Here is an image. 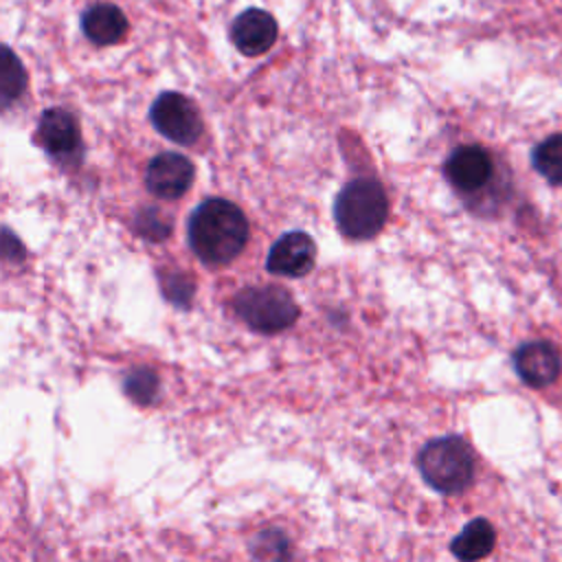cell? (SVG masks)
<instances>
[{
  "label": "cell",
  "mask_w": 562,
  "mask_h": 562,
  "mask_svg": "<svg viewBox=\"0 0 562 562\" xmlns=\"http://www.w3.org/2000/svg\"><path fill=\"white\" fill-rule=\"evenodd\" d=\"M2 68H0V92H2V103L9 105L15 101L26 86V75L20 64V59L11 53V48L2 50Z\"/></svg>",
  "instance_id": "9a60e30c"
},
{
  "label": "cell",
  "mask_w": 562,
  "mask_h": 562,
  "mask_svg": "<svg viewBox=\"0 0 562 562\" xmlns=\"http://www.w3.org/2000/svg\"><path fill=\"white\" fill-rule=\"evenodd\" d=\"M37 145L55 160L70 162L81 156V132L77 119L61 110L48 108L37 123Z\"/></svg>",
  "instance_id": "52a82bcc"
},
{
  "label": "cell",
  "mask_w": 562,
  "mask_h": 562,
  "mask_svg": "<svg viewBox=\"0 0 562 562\" xmlns=\"http://www.w3.org/2000/svg\"><path fill=\"white\" fill-rule=\"evenodd\" d=\"M422 479L441 494L463 492L474 476L472 448L457 435L428 441L417 454Z\"/></svg>",
  "instance_id": "3957f363"
},
{
  "label": "cell",
  "mask_w": 562,
  "mask_h": 562,
  "mask_svg": "<svg viewBox=\"0 0 562 562\" xmlns=\"http://www.w3.org/2000/svg\"><path fill=\"white\" fill-rule=\"evenodd\" d=\"M151 125L178 145H193L202 136V116L191 99L180 92H162L149 110Z\"/></svg>",
  "instance_id": "5b68a950"
},
{
  "label": "cell",
  "mask_w": 562,
  "mask_h": 562,
  "mask_svg": "<svg viewBox=\"0 0 562 562\" xmlns=\"http://www.w3.org/2000/svg\"><path fill=\"white\" fill-rule=\"evenodd\" d=\"M443 173L454 191L461 195H474L492 182L494 160L492 154L479 145H461L448 156Z\"/></svg>",
  "instance_id": "8992f818"
},
{
  "label": "cell",
  "mask_w": 562,
  "mask_h": 562,
  "mask_svg": "<svg viewBox=\"0 0 562 562\" xmlns=\"http://www.w3.org/2000/svg\"><path fill=\"white\" fill-rule=\"evenodd\" d=\"M316 261V246L307 233L290 231L281 235L266 259V268L279 277H305Z\"/></svg>",
  "instance_id": "30bf717a"
},
{
  "label": "cell",
  "mask_w": 562,
  "mask_h": 562,
  "mask_svg": "<svg viewBox=\"0 0 562 562\" xmlns=\"http://www.w3.org/2000/svg\"><path fill=\"white\" fill-rule=\"evenodd\" d=\"M277 22L263 9H246L231 24V40L239 53L255 57L277 42Z\"/></svg>",
  "instance_id": "8fae6325"
},
{
  "label": "cell",
  "mask_w": 562,
  "mask_h": 562,
  "mask_svg": "<svg viewBox=\"0 0 562 562\" xmlns=\"http://www.w3.org/2000/svg\"><path fill=\"white\" fill-rule=\"evenodd\" d=\"M233 310L250 329L261 334L283 331L299 318V305L292 294L279 285L241 290L233 301Z\"/></svg>",
  "instance_id": "277c9868"
},
{
  "label": "cell",
  "mask_w": 562,
  "mask_h": 562,
  "mask_svg": "<svg viewBox=\"0 0 562 562\" xmlns=\"http://www.w3.org/2000/svg\"><path fill=\"white\" fill-rule=\"evenodd\" d=\"M83 35L99 46L116 44L127 33V18L112 2H94L81 13Z\"/></svg>",
  "instance_id": "7c38bea8"
},
{
  "label": "cell",
  "mask_w": 562,
  "mask_h": 562,
  "mask_svg": "<svg viewBox=\"0 0 562 562\" xmlns=\"http://www.w3.org/2000/svg\"><path fill=\"white\" fill-rule=\"evenodd\" d=\"M193 162L176 151H162L147 165L145 184L149 193L162 200H176L187 193L193 182Z\"/></svg>",
  "instance_id": "ba28073f"
},
{
  "label": "cell",
  "mask_w": 562,
  "mask_h": 562,
  "mask_svg": "<svg viewBox=\"0 0 562 562\" xmlns=\"http://www.w3.org/2000/svg\"><path fill=\"white\" fill-rule=\"evenodd\" d=\"M334 220L349 239L378 235L389 220V198L375 178L349 180L334 200Z\"/></svg>",
  "instance_id": "7a4b0ae2"
},
{
  "label": "cell",
  "mask_w": 562,
  "mask_h": 562,
  "mask_svg": "<svg viewBox=\"0 0 562 562\" xmlns=\"http://www.w3.org/2000/svg\"><path fill=\"white\" fill-rule=\"evenodd\" d=\"M533 169L551 184H562V134L538 143L531 151Z\"/></svg>",
  "instance_id": "5bb4252c"
},
{
  "label": "cell",
  "mask_w": 562,
  "mask_h": 562,
  "mask_svg": "<svg viewBox=\"0 0 562 562\" xmlns=\"http://www.w3.org/2000/svg\"><path fill=\"white\" fill-rule=\"evenodd\" d=\"M248 235L244 211L228 200H204L189 215V246L206 266L217 268L231 263L244 250Z\"/></svg>",
  "instance_id": "6da1fadb"
},
{
  "label": "cell",
  "mask_w": 562,
  "mask_h": 562,
  "mask_svg": "<svg viewBox=\"0 0 562 562\" xmlns=\"http://www.w3.org/2000/svg\"><path fill=\"white\" fill-rule=\"evenodd\" d=\"M514 369L520 380L533 389L549 386L558 380L562 369L560 351L549 340H531L514 351Z\"/></svg>",
  "instance_id": "9c48e42d"
},
{
  "label": "cell",
  "mask_w": 562,
  "mask_h": 562,
  "mask_svg": "<svg viewBox=\"0 0 562 562\" xmlns=\"http://www.w3.org/2000/svg\"><path fill=\"white\" fill-rule=\"evenodd\" d=\"M123 391L136 404H151L158 393V375L147 367H138L125 375Z\"/></svg>",
  "instance_id": "2e32d148"
},
{
  "label": "cell",
  "mask_w": 562,
  "mask_h": 562,
  "mask_svg": "<svg viewBox=\"0 0 562 562\" xmlns=\"http://www.w3.org/2000/svg\"><path fill=\"white\" fill-rule=\"evenodd\" d=\"M496 544V531L494 527L485 520V518H474L470 520L463 531L452 540L450 551L459 558V560H481L485 555L492 553Z\"/></svg>",
  "instance_id": "4fadbf2b"
}]
</instances>
